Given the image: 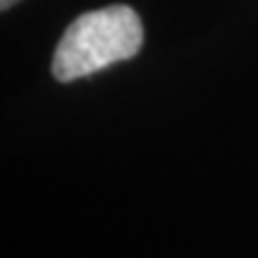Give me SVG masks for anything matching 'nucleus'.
Segmentation results:
<instances>
[{
    "mask_svg": "<svg viewBox=\"0 0 258 258\" xmlns=\"http://www.w3.org/2000/svg\"><path fill=\"white\" fill-rule=\"evenodd\" d=\"M144 46V24L129 5L91 10L64 29L53 53V77L77 82L134 57Z\"/></svg>",
    "mask_w": 258,
    "mask_h": 258,
    "instance_id": "f257e3e1",
    "label": "nucleus"
},
{
    "mask_svg": "<svg viewBox=\"0 0 258 258\" xmlns=\"http://www.w3.org/2000/svg\"><path fill=\"white\" fill-rule=\"evenodd\" d=\"M19 0H0V10H10L12 5H17Z\"/></svg>",
    "mask_w": 258,
    "mask_h": 258,
    "instance_id": "f03ea898",
    "label": "nucleus"
}]
</instances>
